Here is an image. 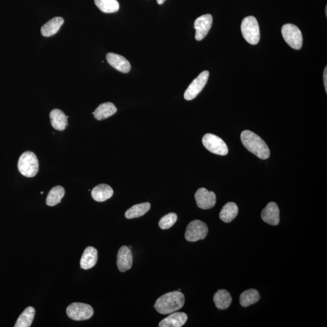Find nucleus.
Masks as SVG:
<instances>
[{
	"label": "nucleus",
	"mask_w": 327,
	"mask_h": 327,
	"mask_svg": "<svg viewBox=\"0 0 327 327\" xmlns=\"http://www.w3.org/2000/svg\"><path fill=\"white\" fill-rule=\"evenodd\" d=\"M184 303V295L179 291H175L161 296L157 299L154 307L160 314L168 315L181 309Z\"/></svg>",
	"instance_id": "f257e3e1"
},
{
	"label": "nucleus",
	"mask_w": 327,
	"mask_h": 327,
	"mask_svg": "<svg viewBox=\"0 0 327 327\" xmlns=\"http://www.w3.org/2000/svg\"><path fill=\"white\" fill-rule=\"evenodd\" d=\"M241 140L248 151L260 159H268L270 152L267 144L258 135L250 130H245L241 135Z\"/></svg>",
	"instance_id": "f03ea898"
},
{
	"label": "nucleus",
	"mask_w": 327,
	"mask_h": 327,
	"mask_svg": "<svg viewBox=\"0 0 327 327\" xmlns=\"http://www.w3.org/2000/svg\"><path fill=\"white\" fill-rule=\"evenodd\" d=\"M19 172L27 178L34 177L38 172L39 163L37 156L32 152H24L19 157L18 163Z\"/></svg>",
	"instance_id": "7ed1b4c3"
},
{
	"label": "nucleus",
	"mask_w": 327,
	"mask_h": 327,
	"mask_svg": "<svg viewBox=\"0 0 327 327\" xmlns=\"http://www.w3.org/2000/svg\"><path fill=\"white\" fill-rule=\"evenodd\" d=\"M241 32L248 43L255 45L260 40V30L256 18L253 16H246L241 24Z\"/></svg>",
	"instance_id": "20e7f679"
},
{
	"label": "nucleus",
	"mask_w": 327,
	"mask_h": 327,
	"mask_svg": "<svg viewBox=\"0 0 327 327\" xmlns=\"http://www.w3.org/2000/svg\"><path fill=\"white\" fill-rule=\"evenodd\" d=\"M282 34L285 42L294 49L299 50L303 46V35L295 25L286 24L282 28Z\"/></svg>",
	"instance_id": "39448f33"
},
{
	"label": "nucleus",
	"mask_w": 327,
	"mask_h": 327,
	"mask_svg": "<svg viewBox=\"0 0 327 327\" xmlns=\"http://www.w3.org/2000/svg\"><path fill=\"white\" fill-rule=\"evenodd\" d=\"M209 229L206 223L200 220H194L188 224L185 238L188 242H196L205 239Z\"/></svg>",
	"instance_id": "423d86ee"
},
{
	"label": "nucleus",
	"mask_w": 327,
	"mask_h": 327,
	"mask_svg": "<svg viewBox=\"0 0 327 327\" xmlns=\"http://www.w3.org/2000/svg\"><path fill=\"white\" fill-rule=\"evenodd\" d=\"M202 144L208 151L214 154L225 156L228 154L229 149L226 144L218 136L207 134L202 138Z\"/></svg>",
	"instance_id": "0eeeda50"
},
{
	"label": "nucleus",
	"mask_w": 327,
	"mask_h": 327,
	"mask_svg": "<svg viewBox=\"0 0 327 327\" xmlns=\"http://www.w3.org/2000/svg\"><path fill=\"white\" fill-rule=\"evenodd\" d=\"M69 318L74 321L89 320L93 315V309L89 305L75 303L69 305L66 310Z\"/></svg>",
	"instance_id": "6e6552de"
},
{
	"label": "nucleus",
	"mask_w": 327,
	"mask_h": 327,
	"mask_svg": "<svg viewBox=\"0 0 327 327\" xmlns=\"http://www.w3.org/2000/svg\"><path fill=\"white\" fill-rule=\"evenodd\" d=\"M209 77V71H205L199 75L198 77L193 80L189 86L185 91L184 98L186 100H192L199 95L205 85L207 84Z\"/></svg>",
	"instance_id": "1a4fd4ad"
},
{
	"label": "nucleus",
	"mask_w": 327,
	"mask_h": 327,
	"mask_svg": "<svg viewBox=\"0 0 327 327\" xmlns=\"http://www.w3.org/2000/svg\"><path fill=\"white\" fill-rule=\"evenodd\" d=\"M195 198L198 207L204 210L212 209L217 201L215 193L210 192L205 188H199L196 191Z\"/></svg>",
	"instance_id": "9d476101"
},
{
	"label": "nucleus",
	"mask_w": 327,
	"mask_h": 327,
	"mask_svg": "<svg viewBox=\"0 0 327 327\" xmlns=\"http://www.w3.org/2000/svg\"><path fill=\"white\" fill-rule=\"evenodd\" d=\"M213 17L210 14H206L199 16L196 19L194 24V28L196 30L195 38L197 41H201L206 37L209 30L211 29Z\"/></svg>",
	"instance_id": "9b49d317"
},
{
	"label": "nucleus",
	"mask_w": 327,
	"mask_h": 327,
	"mask_svg": "<svg viewBox=\"0 0 327 327\" xmlns=\"http://www.w3.org/2000/svg\"><path fill=\"white\" fill-rule=\"evenodd\" d=\"M279 209L275 202H271L261 212L262 220L271 226H278L280 222Z\"/></svg>",
	"instance_id": "f8f14e48"
},
{
	"label": "nucleus",
	"mask_w": 327,
	"mask_h": 327,
	"mask_svg": "<svg viewBox=\"0 0 327 327\" xmlns=\"http://www.w3.org/2000/svg\"><path fill=\"white\" fill-rule=\"evenodd\" d=\"M133 255L132 251L127 246H122L118 252L117 266L119 270L125 272L132 268Z\"/></svg>",
	"instance_id": "ddd939ff"
},
{
	"label": "nucleus",
	"mask_w": 327,
	"mask_h": 327,
	"mask_svg": "<svg viewBox=\"0 0 327 327\" xmlns=\"http://www.w3.org/2000/svg\"><path fill=\"white\" fill-rule=\"evenodd\" d=\"M106 59L110 66L122 73H128L131 69L129 61L121 55L109 53L106 55Z\"/></svg>",
	"instance_id": "4468645a"
},
{
	"label": "nucleus",
	"mask_w": 327,
	"mask_h": 327,
	"mask_svg": "<svg viewBox=\"0 0 327 327\" xmlns=\"http://www.w3.org/2000/svg\"><path fill=\"white\" fill-rule=\"evenodd\" d=\"M187 315L184 313L173 312L161 321L159 326L160 327H181L187 322Z\"/></svg>",
	"instance_id": "2eb2a0df"
},
{
	"label": "nucleus",
	"mask_w": 327,
	"mask_h": 327,
	"mask_svg": "<svg viewBox=\"0 0 327 327\" xmlns=\"http://www.w3.org/2000/svg\"><path fill=\"white\" fill-rule=\"evenodd\" d=\"M97 260H98V251L93 246H88L83 252L80 260V266L82 269H90L96 265Z\"/></svg>",
	"instance_id": "dca6fc26"
},
{
	"label": "nucleus",
	"mask_w": 327,
	"mask_h": 327,
	"mask_svg": "<svg viewBox=\"0 0 327 327\" xmlns=\"http://www.w3.org/2000/svg\"><path fill=\"white\" fill-rule=\"evenodd\" d=\"M68 116H66L62 110L55 109L50 113V118L52 127L55 129L63 131L68 125Z\"/></svg>",
	"instance_id": "f3484780"
},
{
	"label": "nucleus",
	"mask_w": 327,
	"mask_h": 327,
	"mask_svg": "<svg viewBox=\"0 0 327 327\" xmlns=\"http://www.w3.org/2000/svg\"><path fill=\"white\" fill-rule=\"evenodd\" d=\"M64 21V19L60 16L51 19L41 27V35L44 37H49L56 34L63 24Z\"/></svg>",
	"instance_id": "a211bd4d"
},
{
	"label": "nucleus",
	"mask_w": 327,
	"mask_h": 327,
	"mask_svg": "<svg viewBox=\"0 0 327 327\" xmlns=\"http://www.w3.org/2000/svg\"><path fill=\"white\" fill-rule=\"evenodd\" d=\"M91 195L94 200L97 202H104L112 197L113 190L109 185L101 184L93 188Z\"/></svg>",
	"instance_id": "6ab92c4d"
},
{
	"label": "nucleus",
	"mask_w": 327,
	"mask_h": 327,
	"mask_svg": "<svg viewBox=\"0 0 327 327\" xmlns=\"http://www.w3.org/2000/svg\"><path fill=\"white\" fill-rule=\"evenodd\" d=\"M117 112V109L112 102H105L97 107L95 112H92L97 120H102L110 117Z\"/></svg>",
	"instance_id": "aec40b11"
},
{
	"label": "nucleus",
	"mask_w": 327,
	"mask_h": 327,
	"mask_svg": "<svg viewBox=\"0 0 327 327\" xmlns=\"http://www.w3.org/2000/svg\"><path fill=\"white\" fill-rule=\"evenodd\" d=\"M213 301L218 309L226 310L231 306L232 298L228 291L220 290L213 296Z\"/></svg>",
	"instance_id": "412c9836"
},
{
	"label": "nucleus",
	"mask_w": 327,
	"mask_h": 327,
	"mask_svg": "<svg viewBox=\"0 0 327 327\" xmlns=\"http://www.w3.org/2000/svg\"><path fill=\"white\" fill-rule=\"evenodd\" d=\"M239 212L238 207L235 202H230L223 207L220 213V218L224 223H231L237 217Z\"/></svg>",
	"instance_id": "4be33fe9"
},
{
	"label": "nucleus",
	"mask_w": 327,
	"mask_h": 327,
	"mask_svg": "<svg viewBox=\"0 0 327 327\" xmlns=\"http://www.w3.org/2000/svg\"><path fill=\"white\" fill-rule=\"evenodd\" d=\"M258 291L249 289L241 294L240 298V304L243 307H247L256 303L260 299Z\"/></svg>",
	"instance_id": "5701e85b"
},
{
	"label": "nucleus",
	"mask_w": 327,
	"mask_h": 327,
	"mask_svg": "<svg viewBox=\"0 0 327 327\" xmlns=\"http://www.w3.org/2000/svg\"><path fill=\"white\" fill-rule=\"evenodd\" d=\"M35 310L32 307H28L24 310L18 318L15 327H29L34 320Z\"/></svg>",
	"instance_id": "b1692460"
},
{
	"label": "nucleus",
	"mask_w": 327,
	"mask_h": 327,
	"mask_svg": "<svg viewBox=\"0 0 327 327\" xmlns=\"http://www.w3.org/2000/svg\"><path fill=\"white\" fill-rule=\"evenodd\" d=\"M65 195V190L63 187L58 185L52 188L47 196L46 204L51 207L56 206L60 203Z\"/></svg>",
	"instance_id": "393cba45"
},
{
	"label": "nucleus",
	"mask_w": 327,
	"mask_h": 327,
	"mask_svg": "<svg viewBox=\"0 0 327 327\" xmlns=\"http://www.w3.org/2000/svg\"><path fill=\"white\" fill-rule=\"evenodd\" d=\"M151 209V204L149 202H145L136 204L130 208L125 213V217L127 219H134L142 217Z\"/></svg>",
	"instance_id": "a878e982"
},
{
	"label": "nucleus",
	"mask_w": 327,
	"mask_h": 327,
	"mask_svg": "<svg viewBox=\"0 0 327 327\" xmlns=\"http://www.w3.org/2000/svg\"><path fill=\"white\" fill-rule=\"evenodd\" d=\"M95 4L99 10L106 13H115L120 9L117 0H95Z\"/></svg>",
	"instance_id": "bb28decb"
},
{
	"label": "nucleus",
	"mask_w": 327,
	"mask_h": 327,
	"mask_svg": "<svg viewBox=\"0 0 327 327\" xmlns=\"http://www.w3.org/2000/svg\"><path fill=\"white\" fill-rule=\"evenodd\" d=\"M177 215L176 213H170L166 215L161 219L159 222V226L163 230L170 229L172 227L177 221Z\"/></svg>",
	"instance_id": "cd10ccee"
},
{
	"label": "nucleus",
	"mask_w": 327,
	"mask_h": 327,
	"mask_svg": "<svg viewBox=\"0 0 327 327\" xmlns=\"http://www.w3.org/2000/svg\"><path fill=\"white\" fill-rule=\"evenodd\" d=\"M324 83L326 92H327V67H326L324 71Z\"/></svg>",
	"instance_id": "c85d7f7f"
},
{
	"label": "nucleus",
	"mask_w": 327,
	"mask_h": 327,
	"mask_svg": "<svg viewBox=\"0 0 327 327\" xmlns=\"http://www.w3.org/2000/svg\"><path fill=\"white\" fill-rule=\"evenodd\" d=\"M158 4H163L165 1V0H157Z\"/></svg>",
	"instance_id": "c756f323"
},
{
	"label": "nucleus",
	"mask_w": 327,
	"mask_h": 327,
	"mask_svg": "<svg viewBox=\"0 0 327 327\" xmlns=\"http://www.w3.org/2000/svg\"><path fill=\"white\" fill-rule=\"evenodd\" d=\"M326 16H327V7L326 8Z\"/></svg>",
	"instance_id": "7c9ffc66"
}]
</instances>
